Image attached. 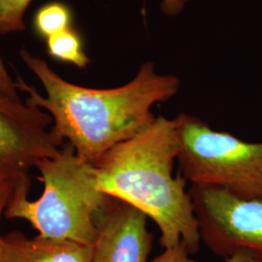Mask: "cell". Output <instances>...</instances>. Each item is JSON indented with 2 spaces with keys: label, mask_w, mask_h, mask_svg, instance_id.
I'll return each mask as SVG.
<instances>
[{
  "label": "cell",
  "mask_w": 262,
  "mask_h": 262,
  "mask_svg": "<svg viewBox=\"0 0 262 262\" xmlns=\"http://www.w3.org/2000/svg\"><path fill=\"white\" fill-rule=\"evenodd\" d=\"M0 262H93V246L14 231L2 235Z\"/></svg>",
  "instance_id": "obj_8"
},
{
  "label": "cell",
  "mask_w": 262,
  "mask_h": 262,
  "mask_svg": "<svg viewBox=\"0 0 262 262\" xmlns=\"http://www.w3.org/2000/svg\"><path fill=\"white\" fill-rule=\"evenodd\" d=\"M31 0H0V33L8 34L26 29L25 14Z\"/></svg>",
  "instance_id": "obj_11"
},
{
  "label": "cell",
  "mask_w": 262,
  "mask_h": 262,
  "mask_svg": "<svg viewBox=\"0 0 262 262\" xmlns=\"http://www.w3.org/2000/svg\"><path fill=\"white\" fill-rule=\"evenodd\" d=\"M71 13L62 3H50L38 10L34 27L38 33L49 38L70 28Z\"/></svg>",
  "instance_id": "obj_10"
},
{
  "label": "cell",
  "mask_w": 262,
  "mask_h": 262,
  "mask_svg": "<svg viewBox=\"0 0 262 262\" xmlns=\"http://www.w3.org/2000/svg\"><path fill=\"white\" fill-rule=\"evenodd\" d=\"M0 94H4L12 99L21 100L16 82L11 78L6 67L4 66L0 54Z\"/></svg>",
  "instance_id": "obj_12"
},
{
  "label": "cell",
  "mask_w": 262,
  "mask_h": 262,
  "mask_svg": "<svg viewBox=\"0 0 262 262\" xmlns=\"http://www.w3.org/2000/svg\"><path fill=\"white\" fill-rule=\"evenodd\" d=\"M147 221L139 209L110 196L96 217L93 262H148L154 236Z\"/></svg>",
  "instance_id": "obj_7"
},
{
  "label": "cell",
  "mask_w": 262,
  "mask_h": 262,
  "mask_svg": "<svg viewBox=\"0 0 262 262\" xmlns=\"http://www.w3.org/2000/svg\"><path fill=\"white\" fill-rule=\"evenodd\" d=\"M36 169L44 184L42 195L29 200V177L18 179L5 217L28 221L45 238L94 246L96 217L110 198L97 187L94 164L64 143L56 157L41 160Z\"/></svg>",
  "instance_id": "obj_3"
},
{
  "label": "cell",
  "mask_w": 262,
  "mask_h": 262,
  "mask_svg": "<svg viewBox=\"0 0 262 262\" xmlns=\"http://www.w3.org/2000/svg\"><path fill=\"white\" fill-rule=\"evenodd\" d=\"M225 262H262V259L250 252L241 251L226 258Z\"/></svg>",
  "instance_id": "obj_15"
},
{
  "label": "cell",
  "mask_w": 262,
  "mask_h": 262,
  "mask_svg": "<svg viewBox=\"0 0 262 262\" xmlns=\"http://www.w3.org/2000/svg\"><path fill=\"white\" fill-rule=\"evenodd\" d=\"M178 156L175 119L159 116L144 130L107 151L94 164L97 187L144 212L160 230L164 250L184 244L190 254L201 243L187 181L173 170Z\"/></svg>",
  "instance_id": "obj_2"
},
{
  "label": "cell",
  "mask_w": 262,
  "mask_h": 262,
  "mask_svg": "<svg viewBox=\"0 0 262 262\" xmlns=\"http://www.w3.org/2000/svg\"><path fill=\"white\" fill-rule=\"evenodd\" d=\"M52 122L44 110L0 94V179L28 176L41 160L59 154Z\"/></svg>",
  "instance_id": "obj_6"
},
{
  "label": "cell",
  "mask_w": 262,
  "mask_h": 262,
  "mask_svg": "<svg viewBox=\"0 0 262 262\" xmlns=\"http://www.w3.org/2000/svg\"><path fill=\"white\" fill-rule=\"evenodd\" d=\"M201 242L223 258L247 251L262 259V198L244 199L224 189L191 186L188 190Z\"/></svg>",
  "instance_id": "obj_5"
},
{
  "label": "cell",
  "mask_w": 262,
  "mask_h": 262,
  "mask_svg": "<svg viewBox=\"0 0 262 262\" xmlns=\"http://www.w3.org/2000/svg\"><path fill=\"white\" fill-rule=\"evenodd\" d=\"M19 56L36 76L46 96L20 77L16 84L28 94L26 102L47 111L56 144L64 141L85 161L95 164L118 144L128 140L156 120L154 105L178 94L180 80L157 73L147 61L129 83L114 89H91L72 84L57 75L47 62L21 50Z\"/></svg>",
  "instance_id": "obj_1"
},
{
  "label": "cell",
  "mask_w": 262,
  "mask_h": 262,
  "mask_svg": "<svg viewBox=\"0 0 262 262\" xmlns=\"http://www.w3.org/2000/svg\"><path fill=\"white\" fill-rule=\"evenodd\" d=\"M190 0H162L160 3V9L166 16H177Z\"/></svg>",
  "instance_id": "obj_14"
},
{
  "label": "cell",
  "mask_w": 262,
  "mask_h": 262,
  "mask_svg": "<svg viewBox=\"0 0 262 262\" xmlns=\"http://www.w3.org/2000/svg\"><path fill=\"white\" fill-rule=\"evenodd\" d=\"M49 55L57 60L84 68L91 62L83 50L79 34L72 28H68L47 39Z\"/></svg>",
  "instance_id": "obj_9"
},
{
  "label": "cell",
  "mask_w": 262,
  "mask_h": 262,
  "mask_svg": "<svg viewBox=\"0 0 262 262\" xmlns=\"http://www.w3.org/2000/svg\"><path fill=\"white\" fill-rule=\"evenodd\" d=\"M175 122L179 172L191 186L221 188L244 199L262 198V142L214 130L187 114Z\"/></svg>",
  "instance_id": "obj_4"
},
{
  "label": "cell",
  "mask_w": 262,
  "mask_h": 262,
  "mask_svg": "<svg viewBox=\"0 0 262 262\" xmlns=\"http://www.w3.org/2000/svg\"><path fill=\"white\" fill-rule=\"evenodd\" d=\"M17 180L18 179H0V217L2 214L4 215V212L8 206ZM1 238H2V235H0V252H1Z\"/></svg>",
  "instance_id": "obj_13"
}]
</instances>
